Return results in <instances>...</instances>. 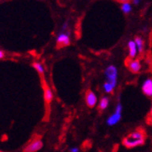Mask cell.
I'll return each mask as SVG.
<instances>
[{"label":"cell","mask_w":152,"mask_h":152,"mask_svg":"<svg viewBox=\"0 0 152 152\" xmlns=\"http://www.w3.org/2000/svg\"><path fill=\"white\" fill-rule=\"evenodd\" d=\"M117 1L121 2V3L122 4V3H129V1H130V0H117Z\"/></svg>","instance_id":"19"},{"label":"cell","mask_w":152,"mask_h":152,"mask_svg":"<svg viewBox=\"0 0 152 152\" xmlns=\"http://www.w3.org/2000/svg\"><path fill=\"white\" fill-rule=\"evenodd\" d=\"M128 67L129 70L134 74H137L138 72H140L141 70V63L139 60H136V59H132V60L128 63Z\"/></svg>","instance_id":"8"},{"label":"cell","mask_w":152,"mask_h":152,"mask_svg":"<svg viewBox=\"0 0 152 152\" xmlns=\"http://www.w3.org/2000/svg\"><path fill=\"white\" fill-rule=\"evenodd\" d=\"M128 51H129V57L131 59H134L137 55V47L134 40H130L128 42Z\"/></svg>","instance_id":"10"},{"label":"cell","mask_w":152,"mask_h":152,"mask_svg":"<svg viewBox=\"0 0 152 152\" xmlns=\"http://www.w3.org/2000/svg\"><path fill=\"white\" fill-rule=\"evenodd\" d=\"M142 91L145 95H147L148 97L152 96V79L151 78H148L144 81L142 85Z\"/></svg>","instance_id":"9"},{"label":"cell","mask_w":152,"mask_h":152,"mask_svg":"<svg viewBox=\"0 0 152 152\" xmlns=\"http://www.w3.org/2000/svg\"><path fill=\"white\" fill-rule=\"evenodd\" d=\"M121 10L125 14H128L132 11V6L129 3H122L121 4Z\"/></svg>","instance_id":"14"},{"label":"cell","mask_w":152,"mask_h":152,"mask_svg":"<svg viewBox=\"0 0 152 152\" xmlns=\"http://www.w3.org/2000/svg\"><path fill=\"white\" fill-rule=\"evenodd\" d=\"M57 48H64L70 45V37L69 34L66 32H62L57 37Z\"/></svg>","instance_id":"5"},{"label":"cell","mask_w":152,"mask_h":152,"mask_svg":"<svg viewBox=\"0 0 152 152\" xmlns=\"http://www.w3.org/2000/svg\"><path fill=\"white\" fill-rule=\"evenodd\" d=\"M146 141V134L142 129L136 130L133 133L128 134L126 137H124L122 141L123 145L128 148H133L135 147H139L145 144Z\"/></svg>","instance_id":"1"},{"label":"cell","mask_w":152,"mask_h":152,"mask_svg":"<svg viewBox=\"0 0 152 152\" xmlns=\"http://www.w3.org/2000/svg\"><path fill=\"white\" fill-rule=\"evenodd\" d=\"M109 104V99L107 97H103L100 102H99V109L100 110H104L107 109V107H108Z\"/></svg>","instance_id":"12"},{"label":"cell","mask_w":152,"mask_h":152,"mask_svg":"<svg viewBox=\"0 0 152 152\" xmlns=\"http://www.w3.org/2000/svg\"><path fill=\"white\" fill-rule=\"evenodd\" d=\"M132 2H133L134 5H138L140 3V0H132Z\"/></svg>","instance_id":"18"},{"label":"cell","mask_w":152,"mask_h":152,"mask_svg":"<svg viewBox=\"0 0 152 152\" xmlns=\"http://www.w3.org/2000/svg\"><path fill=\"white\" fill-rule=\"evenodd\" d=\"M134 42H135V44H136V47H137L138 52H139V53H142L143 50H144V46H145L144 40L142 39V37H136L134 38Z\"/></svg>","instance_id":"11"},{"label":"cell","mask_w":152,"mask_h":152,"mask_svg":"<svg viewBox=\"0 0 152 152\" xmlns=\"http://www.w3.org/2000/svg\"><path fill=\"white\" fill-rule=\"evenodd\" d=\"M121 113H122V105L121 103H118L117 104L115 111L113 112V114L107 118V122L108 126H114V125L118 124L121 118Z\"/></svg>","instance_id":"4"},{"label":"cell","mask_w":152,"mask_h":152,"mask_svg":"<svg viewBox=\"0 0 152 152\" xmlns=\"http://www.w3.org/2000/svg\"><path fill=\"white\" fill-rule=\"evenodd\" d=\"M0 152H3V151H1V150H0Z\"/></svg>","instance_id":"21"},{"label":"cell","mask_w":152,"mask_h":152,"mask_svg":"<svg viewBox=\"0 0 152 152\" xmlns=\"http://www.w3.org/2000/svg\"><path fill=\"white\" fill-rule=\"evenodd\" d=\"M33 67H34L38 72L39 75H40L41 77L43 76V74H44V67H43V65L40 63H34V64H33Z\"/></svg>","instance_id":"13"},{"label":"cell","mask_w":152,"mask_h":152,"mask_svg":"<svg viewBox=\"0 0 152 152\" xmlns=\"http://www.w3.org/2000/svg\"><path fill=\"white\" fill-rule=\"evenodd\" d=\"M42 148H43V142L41 140V136L36 135V138H34L23 148V152H37L38 150H40Z\"/></svg>","instance_id":"3"},{"label":"cell","mask_w":152,"mask_h":152,"mask_svg":"<svg viewBox=\"0 0 152 152\" xmlns=\"http://www.w3.org/2000/svg\"><path fill=\"white\" fill-rule=\"evenodd\" d=\"M42 87L44 90V100L47 104H50L52 101V99H53V94H52V91L50 90V86L47 84L43 77H42Z\"/></svg>","instance_id":"6"},{"label":"cell","mask_w":152,"mask_h":152,"mask_svg":"<svg viewBox=\"0 0 152 152\" xmlns=\"http://www.w3.org/2000/svg\"><path fill=\"white\" fill-rule=\"evenodd\" d=\"M103 88H104V91H105V92H107V94H111L112 91H114V87L112 85H110L109 83H107V82H104V86H103Z\"/></svg>","instance_id":"15"},{"label":"cell","mask_w":152,"mask_h":152,"mask_svg":"<svg viewBox=\"0 0 152 152\" xmlns=\"http://www.w3.org/2000/svg\"><path fill=\"white\" fill-rule=\"evenodd\" d=\"M85 101H86V104H87L89 107H94L96 105L98 99L94 91H88L86 92V95H85Z\"/></svg>","instance_id":"7"},{"label":"cell","mask_w":152,"mask_h":152,"mask_svg":"<svg viewBox=\"0 0 152 152\" xmlns=\"http://www.w3.org/2000/svg\"><path fill=\"white\" fill-rule=\"evenodd\" d=\"M78 148H70V152H78Z\"/></svg>","instance_id":"17"},{"label":"cell","mask_w":152,"mask_h":152,"mask_svg":"<svg viewBox=\"0 0 152 152\" xmlns=\"http://www.w3.org/2000/svg\"><path fill=\"white\" fill-rule=\"evenodd\" d=\"M104 76L107 78V81L110 85L113 86L114 88H116L117 83H118V69L115 65H109L107 67V69L104 70Z\"/></svg>","instance_id":"2"},{"label":"cell","mask_w":152,"mask_h":152,"mask_svg":"<svg viewBox=\"0 0 152 152\" xmlns=\"http://www.w3.org/2000/svg\"><path fill=\"white\" fill-rule=\"evenodd\" d=\"M5 51L4 50H0V60H1V59H3L4 57H5Z\"/></svg>","instance_id":"16"},{"label":"cell","mask_w":152,"mask_h":152,"mask_svg":"<svg viewBox=\"0 0 152 152\" xmlns=\"http://www.w3.org/2000/svg\"><path fill=\"white\" fill-rule=\"evenodd\" d=\"M149 115H150V117L152 118V107H151V109H150V113H149Z\"/></svg>","instance_id":"20"}]
</instances>
